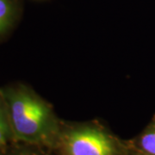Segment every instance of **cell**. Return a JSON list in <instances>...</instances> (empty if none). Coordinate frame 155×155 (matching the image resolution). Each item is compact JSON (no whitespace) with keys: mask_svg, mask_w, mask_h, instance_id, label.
<instances>
[{"mask_svg":"<svg viewBox=\"0 0 155 155\" xmlns=\"http://www.w3.org/2000/svg\"><path fill=\"white\" fill-rule=\"evenodd\" d=\"M17 143L49 152L61 132V120L48 102L25 85L1 90Z\"/></svg>","mask_w":155,"mask_h":155,"instance_id":"1","label":"cell"},{"mask_svg":"<svg viewBox=\"0 0 155 155\" xmlns=\"http://www.w3.org/2000/svg\"><path fill=\"white\" fill-rule=\"evenodd\" d=\"M127 140H122L97 120L62 122L61 132L50 155H128Z\"/></svg>","mask_w":155,"mask_h":155,"instance_id":"2","label":"cell"},{"mask_svg":"<svg viewBox=\"0 0 155 155\" xmlns=\"http://www.w3.org/2000/svg\"><path fill=\"white\" fill-rule=\"evenodd\" d=\"M127 141L132 151L144 155H155V115L140 133Z\"/></svg>","mask_w":155,"mask_h":155,"instance_id":"3","label":"cell"},{"mask_svg":"<svg viewBox=\"0 0 155 155\" xmlns=\"http://www.w3.org/2000/svg\"><path fill=\"white\" fill-rule=\"evenodd\" d=\"M13 142H16L5 102L0 91V155L5 153Z\"/></svg>","mask_w":155,"mask_h":155,"instance_id":"4","label":"cell"},{"mask_svg":"<svg viewBox=\"0 0 155 155\" xmlns=\"http://www.w3.org/2000/svg\"><path fill=\"white\" fill-rule=\"evenodd\" d=\"M17 13L16 0H0V35L10 29Z\"/></svg>","mask_w":155,"mask_h":155,"instance_id":"5","label":"cell"},{"mask_svg":"<svg viewBox=\"0 0 155 155\" xmlns=\"http://www.w3.org/2000/svg\"><path fill=\"white\" fill-rule=\"evenodd\" d=\"M19 144L10 148L4 155H50L48 152L41 148L22 143Z\"/></svg>","mask_w":155,"mask_h":155,"instance_id":"6","label":"cell"},{"mask_svg":"<svg viewBox=\"0 0 155 155\" xmlns=\"http://www.w3.org/2000/svg\"><path fill=\"white\" fill-rule=\"evenodd\" d=\"M3 155H4V154H3Z\"/></svg>","mask_w":155,"mask_h":155,"instance_id":"7","label":"cell"}]
</instances>
